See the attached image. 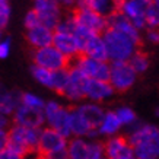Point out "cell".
Listing matches in <instances>:
<instances>
[{"label":"cell","instance_id":"6da1fadb","mask_svg":"<svg viewBox=\"0 0 159 159\" xmlns=\"http://www.w3.org/2000/svg\"><path fill=\"white\" fill-rule=\"evenodd\" d=\"M127 139L134 148L137 159L159 158V125L137 123L129 129Z\"/></svg>","mask_w":159,"mask_h":159},{"label":"cell","instance_id":"7a4b0ae2","mask_svg":"<svg viewBox=\"0 0 159 159\" xmlns=\"http://www.w3.org/2000/svg\"><path fill=\"white\" fill-rule=\"evenodd\" d=\"M102 37L105 41L110 61L130 60L131 56L139 50V41L114 28H107L102 32Z\"/></svg>","mask_w":159,"mask_h":159},{"label":"cell","instance_id":"3957f363","mask_svg":"<svg viewBox=\"0 0 159 159\" xmlns=\"http://www.w3.org/2000/svg\"><path fill=\"white\" fill-rule=\"evenodd\" d=\"M69 137L53 127H41L37 153L50 159H66Z\"/></svg>","mask_w":159,"mask_h":159},{"label":"cell","instance_id":"277c9868","mask_svg":"<svg viewBox=\"0 0 159 159\" xmlns=\"http://www.w3.org/2000/svg\"><path fill=\"white\" fill-rule=\"evenodd\" d=\"M137 75L129 60H117L111 61L110 83L114 86L116 92H125L134 86L137 80Z\"/></svg>","mask_w":159,"mask_h":159},{"label":"cell","instance_id":"5b68a950","mask_svg":"<svg viewBox=\"0 0 159 159\" xmlns=\"http://www.w3.org/2000/svg\"><path fill=\"white\" fill-rule=\"evenodd\" d=\"M72 66H75L88 79H101V80H108L110 79V60H98V58L80 54L73 60Z\"/></svg>","mask_w":159,"mask_h":159},{"label":"cell","instance_id":"8992f818","mask_svg":"<svg viewBox=\"0 0 159 159\" xmlns=\"http://www.w3.org/2000/svg\"><path fill=\"white\" fill-rule=\"evenodd\" d=\"M32 60H34V64H38L41 67L50 69V70H60L70 66V58L64 56L53 44L47 47L35 48Z\"/></svg>","mask_w":159,"mask_h":159},{"label":"cell","instance_id":"52a82bcc","mask_svg":"<svg viewBox=\"0 0 159 159\" xmlns=\"http://www.w3.org/2000/svg\"><path fill=\"white\" fill-rule=\"evenodd\" d=\"M44 117H45V125L53 127L70 137V129H69L70 108L64 107L57 101H47L44 107Z\"/></svg>","mask_w":159,"mask_h":159},{"label":"cell","instance_id":"ba28073f","mask_svg":"<svg viewBox=\"0 0 159 159\" xmlns=\"http://www.w3.org/2000/svg\"><path fill=\"white\" fill-rule=\"evenodd\" d=\"M73 13L76 18V24L91 32L102 34L108 28V18L102 16L101 13H98L85 5H77L76 10Z\"/></svg>","mask_w":159,"mask_h":159},{"label":"cell","instance_id":"9c48e42d","mask_svg":"<svg viewBox=\"0 0 159 159\" xmlns=\"http://www.w3.org/2000/svg\"><path fill=\"white\" fill-rule=\"evenodd\" d=\"M41 129L38 127H25V125L13 124L9 129V140L24 146L28 153H37Z\"/></svg>","mask_w":159,"mask_h":159},{"label":"cell","instance_id":"30bf717a","mask_svg":"<svg viewBox=\"0 0 159 159\" xmlns=\"http://www.w3.org/2000/svg\"><path fill=\"white\" fill-rule=\"evenodd\" d=\"M34 9L38 12L41 24L56 31L63 16V7L58 0H34Z\"/></svg>","mask_w":159,"mask_h":159},{"label":"cell","instance_id":"8fae6325","mask_svg":"<svg viewBox=\"0 0 159 159\" xmlns=\"http://www.w3.org/2000/svg\"><path fill=\"white\" fill-rule=\"evenodd\" d=\"M105 146V156L110 159H133L136 158L134 148L127 137H121L116 134L107 137Z\"/></svg>","mask_w":159,"mask_h":159},{"label":"cell","instance_id":"7c38bea8","mask_svg":"<svg viewBox=\"0 0 159 159\" xmlns=\"http://www.w3.org/2000/svg\"><path fill=\"white\" fill-rule=\"evenodd\" d=\"M116 89L110 83V80L101 79H88L85 80V99L93 102H105L114 97Z\"/></svg>","mask_w":159,"mask_h":159},{"label":"cell","instance_id":"4fadbf2b","mask_svg":"<svg viewBox=\"0 0 159 159\" xmlns=\"http://www.w3.org/2000/svg\"><path fill=\"white\" fill-rule=\"evenodd\" d=\"M13 124L25 125V127H38L41 129L45 124V117H44V110H35L28 105L20 104L15 112L12 114Z\"/></svg>","mask_w":159,"mask_h":159},{"label":"cell","instance_id":"5bb4252c","mask_svg":"<svg viewBox=\"0 0 159 159\" xmlns=\"http://www.w3.org/2000/svg\"><path fill=\"white\" fill-rule=\"evenodd\" d=\"M85 80H86V77L75 66H70V77H69V82L64 88V91L61 92V95L67 101L79 104L82 99H85Z\"/></svg>","mask_w":159,"mask_h":159},{"label":"cell","instance_id":"9a60e30c","mask_svg":"<svg viewBox=\"0 0 159 159\" xmlns=\"http://www.w3.org/2000/svg\"><path fill=\"white\" fill-rule=\"evenodd\" d=\"M53 45H56L64 56H67L70 60H75L77 56L82 54V47L79 39L73 32H64V31H54Z\"/></svg>","mask_w":159,"mask_h":159},{"label":"cell","instance_id":"2e32d148","mask_svg":"<svg viewBox=\"0 0 159 159\" xmlns=\"http://www.w3.org/2000/svg\"><path fill=\"white\" fill-rule=\"evenodd\" d=\"M146 7H148V5H145L140 0H121L118 10L121 13H124L140 31H145L148 28V25H146Z\"/></svg>","mask_w":159,"mask_h":159},{"label":"cell","instance_id":"e0dca14e","mask_svg":"<svg viewBox=\"0 0 159 159\" xmlns=\"http://www.w3.org/2000/svg\"><path fill=\"white\" fill-rule=\"evenodd\" d=\"M53 39H54V29L48 28V26H45L43 24L26 29V41L34 50L51 45Z\"/></svg>","mask_w":159,"mask_h":159},{"label":"cell","instance_id":"ac0fdd59","mask_svg":"<svg viewBox=\"0 0 159 159\" xmlns=\"http://www.w3.org/2000/svg\"><path fill=\"white\" fill-rule=\"evenodd\" d=\"M108 28H114L117 31H121L124 34L130 35L131 38H134L139 43L142 41V31L124 13H121L120 10H117L116 13L108 16Z\"/></svg>","mask_w":159,"mask_h":159},{"label":"cell","instance_id":"d6986e66","mask_svg":"<svg viewBox=\"0 0 159 159\" xmlns=\"http://www.w3.org/2000/svg\"><path fill=\"white\" fill-rule=\"evenodd\" d=\"M69 159H91L92 158V139L82 136H72L67 143Z\"/></svg>","mask_w":159,"mask_h":159},{"label":"cell","instance_id":"ffe728a7","mask_svg":"<svg viewBox=\"0 0 159 159\" xmlns=\"http://www.w3.org/2000/svg\"><path fill=\"white\" fill-rule=\"evenodd\" d=\"M82 54L89 56V57H93V58H98V60H110L102 34H92L83 43Z\"/></svg>","mask_w":159,"mask_h":159},{"label":"cell","instance_id":"44dd1931","mask_svg":"<svg viewBox=\"0 0 159 159\" xmlns=\"http://www.w3.org/2000/svg\"><path fill=\"white\" fill-rule=\"evenodd\" d=\"M22 104V93L16 89H7L0 83V112H5L12 117L15 110Z\"/></svg>","mask_w":159,"mask_h":159},{"label":"cell","instance_id":"7402d4cb","mask_svg":"<svg viewBox=\"0 0 159 159\" xmlns=\"http://www.w3.org/2000/svg\"><path fill=\"white\" fill-rule=\"evenodd\" d=\"M76 108H77V111L86 118V121L93 129H98L102 117L105 114V111L99 105V102H93V101H89V99H88L86 102H79L76 105Z\"/></svg>","mask_w":159,"mask_h":159},{"label":"cell","instance_id":"603a6c76","mask_svg":"<svg viewBox=\"0 0 159 159\" xmlns=\"http://www.w3.org/2000/svg\"><path fill=\"white\" fill-rule=\"evenodd\" d=\"M123 129L120 118L116 111H105L101 123L98 125V133L99 137H111V136L118 134V131Z\"/></svg>","mask_w":159,"mask_h":159},{"label":"cell","instance_id":"cb8c5ba5","mask_svg":"<svg viewBox=\"0 0 159 159\" xmlns=\"http://www.w3.org/2000/svg\"><path fill=\"white\" fill-rule=\"evenodd\" d=\"M69 129H70V136H82L86 137L92 130V127L86 121V118L77 111V108H70V118H69Z\"/></svg>","mask_w":159,"mask_h":159},{"label":"cell","instance_id":"d4e9b609","mask_svg":"<svg viewBox=\"0 0 159 159\" xmlns=\"http://www.w3.org/2000/svg\"><path fill=\"white\" fill-rule=\"evenodd\" d=\"M120 3L121 0H80L77 5H85L108 18L120 9Z\"/></svg>","mask_w":159,"mask_h":159},{"label":"cell","instance_id":"484cf974","mask_svg":"<svg viewBox=\"0 0 159 159\" xmlns=\"http://www.w3.org/2000/svg\"><path fill=\"white\" fill-rule=\"evenodd\" d=\"M53 73H54V70L41 67L38 64H34L32 69H31V75L35 79V82H38L39 85L45 86L47 89H51V85H53Z\"/></svg>","mask_w":159,"mask_h":159},{"label":"cell","instance_id":"4316f807","mask_svg":"<svg viewBox=\"0 0 159 159\" xmlns=\"http://www.w3.org/2000/svg\"><path fill=\"white\" fill-rule=\"evenodd\" d=\"M28 155V150L24 146L18 145L15 142H7V145L0 149V159H20Z\"/></svg>","mask_w":159,"mask_h":159},{"label":"cell","instance_id":"83f0119b","mask_svg":"<svg viewBox=\"0 0 159 159\" xmlns=\"http://www.w3.org/2000/svg\"><path fill=\"white\" fill-rule=\"evenodd\" d=\"M129 61H130V64L133 66V69H134L139 75L148 72V69L150 67V58H149V56H148L146 53H143V51H140V50H137V51L131 56Z\"/></svg>","mask_w":159,"mask_h":159},{"label":"cell","instance_id":"f1b7e54d","mask_svg":"<svg viewBox=\"0 0 159 159\" xmlns=\"http://www.w3.org/2000/svg\"><path fill=\"white\" fill-rule=\"evenodd\" d=\"M117 116H118V118H120L121 124H123V127H127V129H131L133 125H136L139 121H137V116H136V112L133 108H130V107L127 105H123V107H118L116 110Z\"/></svg>","mask_w":159,"mask_h":159},{"label":"cell","instance_id":"f546056e","mask_svg":"<svg viewBox=\"0 0 159 159\" xmlns=\"http://www.w3.org/2000/svg\"><path fill=\"white\" fill-rule=\"evenodd\" d=\"M146 25L148 28H159V2L152 0L146 7Z\"/></svg>","mask_w":159,"mask_h":159},{"label":"cell","instance_id":"4dcf8cb0","mask_svg":"<svg viewBox=\"0 0 159 159\" xmlns=\"http://www.w3.org/2000/svg\"><path fill=\"white\" fill-rule=\"evenodd\" d=\"M22 104L31 107V108H35V110H44L47 102L44 101V98H41L34 92H24L22 93Z\"/></svg>","mask_w":159,"mask_h":159},{"label":"cell","instance_id":"1f68e13d","mask_svg":"<svg viewBox=\"0 0 159 159\" xmlns=\"http://www.w3.org/2000/svg\"><path fill=\"white\" fill-rule=\"evenodd\" d=\"M77 24H76V18H75V13H67L63 15L60 22H58L56 31H64V32H75Z\"/></svg>","mask_w":159,"mask_h":159},{"label":"cell","instance_id":"d6a6232c","mask_svg":"<svg viewBox=\"0 0 159 159\" xmlns=\"http://www.w3.org/2000/svg\"><path fill=\"white\" fill-rule=\"evenodd\" d=\"M10 5L9 0H0V29H5L10 19Z\"/></svg>","mask_w":159,"mask_h":159},{"label":"cell","instance_id":"836d02e7","mask_svg":"<svg viewBox=\"0 0 159 159\" xmlns=\"http://www.w3.org/2000/svg\"><path fill=\"white\" fill-rule=\"evenodd\" d=\"M39 24H41V20H39V15H38V12H37L34 7L25 13L24 25H25V28L26 29L32 28V26H37V25H39Z\"/></svg>","mask_w":159,"mask_h":159},{"label":"cell","instance_id":"e575fe53","mask_svg":"<svg viewBox=\"0 0 159 159\" xmlns=\"http://www.w3.org/2000/svg\"><path fill=\"white\" fill-rule=\"evenodd\" d=\"M145 39H146V43L152 44V45H158L159 44V28H146Z\"/></svg>","mask_w":159,"mask_h":159},{"label":"cell","instance_id":"d590c367","mask_svg":"<svg viewBox=\"0 0 159 159\" xmlns=\"http://www.w3.org/2000/svg\"><path fill=\"white\" fill-rule=\"evenodd\" d=\"M12 50V41L10 38H3L0 39V58H7Z\"/></svg>","mask_w":159,"mask_h":159},{"label":"cell","instance_id":"8d00e7d4","mask_svg":"<svg viewBox=\"0 0 159 159\" xmlns=\"http://www.w3.org/2000/svg\"><path fill=\"white\" fill-rule=\"evenodd\" d=\"M9 117L7 114H5V112H0V130L3 129V130H9Z\"/></svg>","mask_w":159,"mask_h":159},{"label":"cell","instance_id":"74e56055","mask_svg":"<svg viewBox=\"0 0 159 159\" xmlns=\"http://www.w3.org/2000/svg\"><path fill=\"white\" fill-rule=\"evenodd\" d=\"M9 142V130H0V149H3Z\"/></svg>","mask_w":159,"mask_h":159},{"label":"cell","instance_id":"f35d334b","mask_svg":"<svg viewBox=\"0 0 159 159\" xmlns=\"http://www.w3.org/2000/svg\"><path fill=\"white\" fill-rule=\"evenodd\" d=\"M58 3L63 9H70V7L77 5V0H58Z\"/></svg>","mask_w":159,"mask_h":159},{"label":"cell","instance_id":"ab89813d","mask_svg":"<svg viewBox=\"0 0 159 159\" xmlns=\"http://www.w3.org/2000/svg\"><path fill=\"white\" fill-rule=\"evenodd\" d=\"M155 117H156V118H159V107H156V108H155Z\"/></svg>","mask_w":159,"mask_h":159},{"label":"cell","instance_id":"60d3db41","mask_svg":"<svg viewBox=\"0 0 159 159\" xmlns=\"http://www.w3.org/2000/svg\"><path fill=\"white\" fill-rule=\"evenodd\" d=\"M140 2H143L145 5H149V3H150V2H152V0H140Z\"/></svg>","mask_w":159,"mask_h":159},{"label":"cell","instance_id":"b9f144b4","mask_svg":"<svg viewBox=\"0 0 159 159\" xmlns=\"http://www.w3.org/2000/svg\"><path fill=\"white\" fill-rule=\"evenodd\" d=\"M0 39H2V29H0Z\"/></svg>","mask_w":159,"mask_h":159},{"label":"cell","instance_id":"7bdbcfd3","mask_svg":"<svg viewBox=\"0 0 159 159\" xmlns=\"http://www.w3.org/2000/svg\"><path fill=\"white\" fill-rule=\"evenodd\" d=\"M79 2H80V0H77V3H79Z\"/></svg>","mask_w":159,"mask_h":159},{"label":"cell","instance_id":"ee69618b","mask_svg":"<svg viewBox=\"0 0 159 159\" xmlns=\"http://www.w3.org/2000/svg\"><path fill=\"white\" fill-rule=\"evenodd\" d=\"M155 2H159V0H155Z\"/></svg>","mask_w":159,"mask_h":159}]
</instances>
